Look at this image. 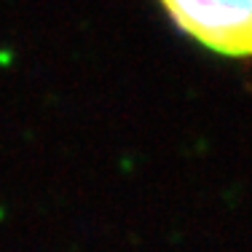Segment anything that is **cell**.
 <instances>
[{
	"instance_id": "1",
	"label": "cell",
	"mask_w": 252,
	"mask_h": 252,
	"mask_svg": "<svg viewBox=\"0 0 252 252\" xmlns=\"http://www.w3.org/2000/svg\"><path fill=\"white\" fill-rule=\"evenodd\" d=\"M180 32L231 59H252V0H158Z\"/></svg>"
}]
</instances>
